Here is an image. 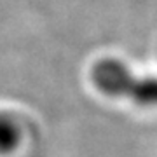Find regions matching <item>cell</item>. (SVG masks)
I'll list each match as a JSON object with an SVG mask.
<instances>
[{"label": "cell", "mask_w": 157, "mask_h": 157, "mask_svg": "<svg viewBox=\"0 0 157 157\" xmlns=\"http://www.w3.org/2000/svg\"><path fill=\"white\" fill-rule=\"evenodd\" d=\"M21 128L11 113L0 112V157L9 155L21 143Z\"/></svg>", "instance_id": "2"}, {"label": "cell", "mask_w": 157, "mask_h": 157, "mask_svg": "<svg viewBox=\"0 0 157 157\" xmlns=\"http://www.w3.org/2000/svg\"><path fill=\"white\" fill-rule=\"evenodd\" d=\"M93 82L112 98H128L140 107H157V75H135L128 65L107 58L93 67Z\"/></svg>", "instance_id": "1"}]
</instances>
